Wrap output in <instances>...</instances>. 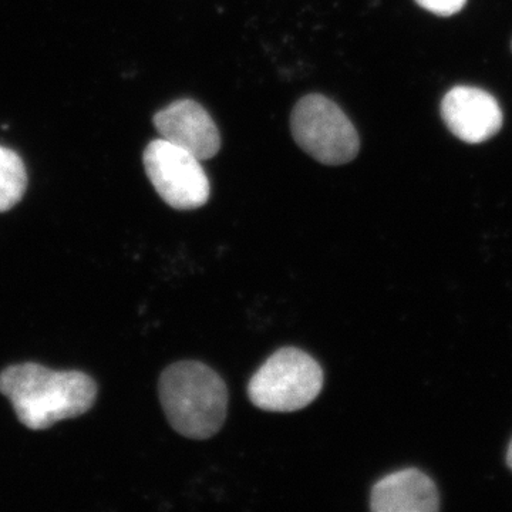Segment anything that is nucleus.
Here are the masks:
<instances>
[{
    "instance_id": "1",
    "label": "nucleus",
    "mask_w": 512,
    "mask_h": 512,
    "mask_svg": "<svg viewBox=\"0 0 512 512\" xmlns=\"http://www.w3.org/2000/svg\"><path fill=\"white\" fill-rule=\"evenodd\" d=\"M0 393L30 430H45L92 409L97 384L77 370H52L39 363L10 366L0 373Z\"/></svg>"
},
{
    "instance_id": "2",
    "label": "nucleus",
    "mask_w": 512,
    "mask_h": 512,
    "mask_svg": "<svg viewBox=\"0 0 512 512\" xmlns=\"http://www.w3.org/2000/svg\"><path fill=\"white\" fill-rule=\"evenodd\" d=\"M168 423L181 436L205 440L215 436L227 419V384L200 362H178L164 370L158 384Z\"/></svg>"
},
{
    "instance_id": "3",
    "label": "nucleus",
    "mask_w": 512,
    "mask_h": 512,
    "mask_svg": "<svg viewBox=\"0 0 512 512\" xmlns=\"http://www.w3.org/2000/svg\"><path fill=\"white\" fill-rule=\"evenodd\" d=\"M323 370L301 349L284 348L259 367L248 386L249 400L266 412L291 413L305 409L319 396Z\"/></svg>"
},
{
    "instance_id": "4",
    "label": "nucleus",
    "mask_w": 512,
    "mask_h": 512,
    "mask_svg": "<svg viewBox=\"0 0 512 512\" xmlns=\"http://www.w3.org/2000/svg\"><path fill=\"white\" fill-rule=\"evenodd\" d=\"M291 128L298 146L319 163L348 164L359 154V134L352 121L322 94H309L298 101Z\"/></svg>"
},
{
    "instance_id": "5",
    "label": "nucleus",
    "mask_w": 512,
    "mask_h": 512,
    "mask_svg": "<svg viewBox=\"0 0 512 512\" xmlns=\"http://www.w3.org/2000/svg\"><path fill=\"white\" fill-rule=\"evenodd\" d=\"M147 177L165 204L197 210L210 198V181L201 161L163 138L151 141L143 156Z\"/></svg>"
},
{
    "instance_id": "6",
    "label": "nucleus",
    "mask_w": 512,
    "mask_h": 512,
    "mask_svg": "<svg viewBox=\"0 0 512 512\" xmlns=\"http://www.w3.org/2000/svg\"><path fill=\"white\" fill-rule=\"evenodd\" d=\"M160 138L197 157L210 160L221 148L217 124L208 111L194 100H177L158 111L153 119Z\"/></svg>"
},
{
    "instance_id": "7",
    "label": "nucleus",
    "mask_w": 512,
    "mask_h": 512,
    "mask_svg": "<svg viewBox=\"0 0 512 512\" xmlns=\"http://www.w3.org/2000/svg\"><path fill=\"white\" fill-rule=\"evenodd\" d=\"M448 130L468 144L490 140L503 127V111L491 94L476 87H454L441 103Z\"/></svg>"
},
{
    "instance_id": "8",
    "label": "nucleus",
    "mask_w": 512,
    "mask_h": 512,
    "mask_svg": "<svg viewBox=\"0 0 512 512\" xmlns=\"http://www.w3.org/2000/svg\"><path fill=\"white\" fill-rule=\"evenodd\" d=\"M439 503L436 485L417 468L382 478L370 495V508L375 512H433L439 510Z\"/></svg>"
},
{
    "instance_id": "9",
    "label": "nucleus",
    "mask_w": 512,
    "mask_h": 512,
    "mask_svg": "<svg viewBox=\"0 0 512 512\" xmlns=\"http://www.w3.org/2000/svg\"><path fill=\"white\" fill-rule=\"evenodd\" d=\"M28 188V173L18 153L0 146V212L12 210Z\"/></svg>"
},
{
    "instance_id": "10",
    "label": "nucleus",
    "mask_w": 512,
    "mask_h": 512,
    "mask_svg": "<svg viewBox=\"0 0 512 512\" xmlns=\"http://www.w3.org/2000/svg\"><path fill=\"white\" fill-rule=\"evenodd\" d=\"M417 3L434 15L451 16L460 12L467 0H416Z\"/></svg>"
},
{
    "instance_id": "11",
    "label": "nucleus",
    "mask_w": 512,
    "mask_h": 512,
    "mask_svg": "<svg viewBox=\"0 0 512 512\" xmlns=\"http://www.w3.org/2000/svg\"><path fill=\"white\" fill-rule=\"evenodd\" d=\"M507 460H508V466H510L512 468V441L510 444V448H508Z\"/></svg>"
}]
</instances>
